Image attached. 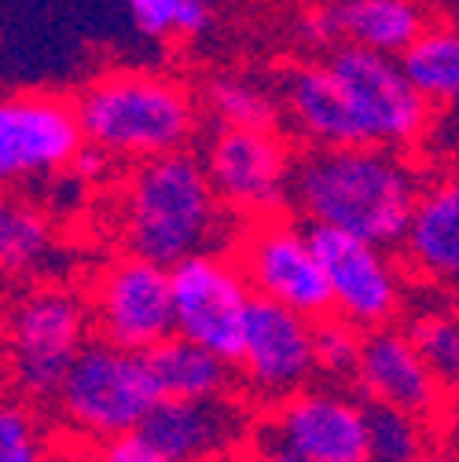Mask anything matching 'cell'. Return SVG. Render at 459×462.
<instances>
[{
	"label": "cell",
	"mask_w": 459,
	"mask_h": 462,
	"mask_svg": "<svg viewBox=\"0 0 459 462\" xmlns=\"http://www.w3.org/2000/svg\"><path fill=\"white\" fill-rule=\"evenodd\" d=\"M81 147L85 133L70 99L52 92L0 96V191L70 169Z\"/></svg>",
	"instance_id": "13"
},
{
	"label": "cell",
	"mask_w": 459,
	"mask_h": 462,
	"mask_svg": "<svg viewBox=\"0 0 459 462\" xmlns=\"http://www.w3.org/2000/svg\"><path fill=\"white\" fill-rule=\"evenodd\" d=\"M173 282V334L202 345L213 356L239 364L243 334L254 309L250 282L232 254H199L169 268Z\"/></svg>",
	"instance_id": "9"
},
{
	"label": "cell",
	"mask_w": 459,
	"mask_h": 462,
	"mask_svg": "<svg viewBox=\"0 0 459 462\" xmlns=\"http://www.w3.org/2000/svg\"><path fill=\"white\" fill-rule=\"evenodd\" d=\"M202 106L217 118V129L243 133H279L283 106L279 92L247 74H213L199 88Z\"/></svg>",
	"instance_id": "20"
},
{
	"label": "cell",
	"mask_w": 459,
	"mask_h": 462,
	"mask_svg": "<svg viewBox=\"0 0 459 462\" xmlns=\"http://www.w3.org/2000/svg\"><path fill=\"white\" fill-rule=\"evenodd\" d=\"M430 458V426L389 408L368 403V462H423Z\"/></svg>",
	"instance_id": "24"
},
{
	"label": "cell",
	"mask_w": 459,
	"mask_h": 462,
	"mask_svg": "<svg viewBox=\"0 0 459 462\" xmlns=\"http://www.w3.org/2000/svg\"><path fill=\"white\" fill-rule=\"evenodd\" d=\"M140 433L165 462H232L250 444L247 415L236 400H158Z\"/></svg>",
	"instance_id": "16"
},
{
	"label": "cell",
	"mask_w": 459,
	"mask_h": 462,
	"mask_svg": "<svg viewBox=\"0 0 459 462\" xmlns=\"http://www.w3.org/2000/svg\"><path fill=\"white\" fill-rule=\"evenodd\" d=\"M122 239L133 257L177 268L199 254H232L239 217L217 199L202 158L181 151L133 165L118 206Z\"/></svg>",
	"instance_id": "3"
},
{
	"label": "cell",
	"mask_w": 459,
	"mask_h": 462,
	"mask_svg": "<svg viewBox=\"0 0 459 462\" xmlns=\"http://www.w3.org/2000/svg\"><path fill=\"white\" fill-rule=\"evenodd\" d=\"M74 110L89 147L136 165L188 151L202 118V103L184 81L151 70L99 74L78 92Z\"/></svg>",
	"instance_id": "4"
},
{
	"label": "cell",
	"mask_w": 459,
	"mask_h": 462,
	"mask_svg": "<svg viewBox=\"0 0 459 462\" xmlns=\"http://www.w3.org/2000/svg\"><path fill=\"white\" fill-rule=\"evenodd\" d=\"M298 154L279 133L213 129L202 147V169L224 202L243 224L279 217L291 206Z\"/></svg>",
	"instance_id": "8"
},
{
	"label": "cell",
	"mask_w": 459,
	"mask_h": 462,
	"mask_svg": "<svg viewBox=\"0 0 459 462\" xmlns=\"http://www.w3.org/2000/svg\"><path fill=\"white\" fill-rule=\"evenodd\" d=\"M99 451V462H165L158 455V448L136 430V433H126V437H114L107 444L96 448Z\"/></svg>",
	"instance_id": "29"
},
{
	"label": "cell",
	"mask_w": 459,
	"mask_h": 462,
	"mask_svg": "<svg viewBox=\"0 0 459 462\" xmlns=\"http://www.w3.org/2000/svg\"><path fill=\"white\" fill-rule=\"evenodd\" d=\"M313 374H316L313 319L254 298L247 334H243V353L236 364L239 385L258 403L272 408V403L305 389Z\"/></svg>",
	"instance_id": "14"
},
{
	"label": "cell",
	"mask_w": 459,
	"mask_h": 462,
	"mask_svg": "<svg viewBox=\"0 0 459 462\" xmlns=\"http://www.w3.org/2000/svg\"><path fill=\"white\" fill-rule=\"evenodd\" d=\"M400 264L437 298H459V177L423 188L400 239Z\"/></svg>",
	"instance_id": "17"
},
{
	"label": "cell",
	"mask_w": 459,
	"mask_h": 462,
	"mask_svg": "<svg viewBox=\"0 0 459 462\" xmlns=\"http://www.w3.org/2000/svg\"><path fill=\"white\" fill-rule=\"evenodd\" d=\"M158 385L140 353H126L92 337L52 403L70 440L99 448L114 437L136 433L158 408Z\"/></svg>",
	"instance_id": "6"
},
{
	"label": "cell",
	"mask_w": 459,
	"mask_h": 462,
	"mask_svg": "<svg viewBox=\"0 0 459 462\" xmlns=\"http://www.w3.org/2000/svg\"><path fill=\"white\" fill-rule=\"evenodd\" d=\"M89 312L99 341L140 356L151 353L155 345L173 337V282H169V268L133 254L114 257L92 279Z\"/></svg>",
	"instance_id": "11"
},
{
	"label": "cell",
	"mask_w": 459,
	"mask_h": 462,
	"mask_svg": "<svg viewBox=\"0 0 459 462\" xmlns=\"http://www.w3.org/2000/svg\"><path fill=\"white\" fill-rule=\"evenodd\" d=\"M357 396L371 408H389L412 415L419 422H437L448 411V393L430 374L423 356L416 353L405 327H382L364 334L361 367H357Z\"/></svg>",
	"instance_id": "15"
},
{
	"label": "cell",
	"mask_w": 459,
	"mask_h": 462,
	"mask_svg": "<svg viewBox=\"0 0 459 462\" xmlns=\"http://www.w3.org/2000/svg\"><path fill=\"white\" fill-rule=\"evenodd\" d=\"M184 0H126L129 19L144 37H173V23Z\"/></svg>",
	"instance_id": "27"
},
{
	"label": "cell",
	"mask_w": 459,
	"mask_h": 462,
	"mask_svg": "<svg viewBox=\"0 0 459 462\" xmlns=\"http://www.w3.org/2000/svg\"><path fill=\"white\" fill-rule=\"evenodd\" d=\"M298 33H302L305 44L323 48V55L334 51V48L342 44V37H338V19H334V5L309 8V12L302 15V23H298Z\"/></svg>",
	"instance_id": "28"
},
{
	"label": "cell",
	"mask_w": 459,
	"mask_h": 462,
	"mask_svg": "<svg viewBox=\"0 0 459 462\" xmlns=\"http://www.w3.org/2000/svg\"><path fill=\"white\" fill-rule=\"evenodd\" d=\"M342 44L400 60L430 26L423 0H342L334 5Z\"/></svg>",
	"instance_id": "19"
},
{
	"label": "cell",
	"mask_w": 459,
	"mask_h": 462,
	"mask_svg": "<svg viewBox=\"0 0 459 462\" xmlns=\"http://www.w3.org/2000/svg\"><path fill=\"white\" fill-rule=\"evenodd\" d=\"M247 462H305L302 455L286 451V448H276V444H265V440H250V455Z\"/></svg>",
	"instance_id": "33"
},
{
	"label": "cell",
	"mask_w": 459,
	"mask_h": 462,
	"mask_svg": "<svg viewBox=\"0 0 459 462\" xmlns=\"http://www.w3.org/2000/svg\"><path fill=\"white\" fill-rule=\"evenodd\" d=\"M400 70L426 103L459 99V23H430L423 37L400 55Z\"/></svg>",
	"instance_id": "21"
},
{
	"label": "cell",
	"mask_w": 459,
	"mask_h": 462,
	"mask_svg": "<svg viewBox=\"0 0 459 462\" xmlns=\"http://www.w3.org/2000/svg\"><path fill=\"white\" fill-rule=\"evenodd\" d=\"M445 462H459V448H455V451H452V455H448Z\"/></svg>",
	"instance_id": "34"
},
{
	"label": "cell",
	"mask_w": 459,
	"mask_h": 462,
	"mask_svg": "<svg viewBox=\"0 0 459 462\" xmlns=\"http://www.w3.org/2000/svg\"><path fill=\"white\" fill-rule=\"evenodd\" d=\"M254 440L305 462H368V403L338 385H305L272 403Z\"/></svg>",
	"instance_id": "12"
},
{
	"label": "cell",
	"mask_w": 459,
	"mask_h": 462,
	"mask_svg": "<svg viewBox=\"0 0 459 462\" xmlns=\"http://www.w3.org/2000/svg\"><path fill=\"white\" fill-rule=\"evenodd\" d=\"M52 444L44 422L30 403L5 400L0 408V462H52Z\"/></svg>",
	"instance_id": "26"
},
{
	"label": "cell",
	"mask_w": 459,
	"mask_h": 462,
	"mask_svg": "<svg viewBox=\"0 0 459 462\" xmlns=\"http://www.w3.org/2000/svg\"><path fill=\"white\" fill-rule=\"evenodd\" d=\"M89 298L60 282H41L26 291L5 319V360L19 396L55 400L70 367L89 349Z\"/></svg>",
	"instance_id": "5"
},
{
	"label": "cell",
	"mask_w": 459,
	"mask_h": 462,
	"mask_svg": "<svg viewBox=\"0 0 459 462\" xmlns=\"http://www.w3.org/2000/svg\"><path fill=\"white\" fill-rule=\"evenodd\" d=\"M423 462H437V458H434V455H430V458H423Z\"/></svg>",
	"instance_id": "36"
},
{
	"label": "cell",
	"mask_w": 459,
	"mask_h": 462,
	"mask_svg": "<svg viewBox=\"0 0 459 462\" xmlns=\"http://www.w3.org/2000/svg\"><path fill=\"white\" fill-rule=\"evenodd\" d=\"M309 239L331 291V316L353 323L364 334L397 327V316L408 305L405 264L389 250L334 227H309Z\"/></svg>",
	"instance_id": "10"
},
{
	"label": "cell",
	"mask_w": 459,
	"mask_h": 462,
	"mask_svg": "<svg viewBox=\"0 0 459 462\" xmlns=\"http://www.w3.org/2000/svg\"><path fill=\"white\" fill-rule=\"evenodd\" d=\"M423 195V177L405 151L309 147L295 165L291 209L305 227H334L393 250L405 239Z\"/></svg>",
	"instance_id": "2"
},
{
	"label": "cell",
	"mask_w": 459,
	"mask_h": 462,
	"mask_svg": "<svg viewBox=\"0 0 459 462\" xmlns=\"http://www.w3.org/2000/svg\"><path fill=\"white\" fill-rule=\"evenodd\" d=\"M405 334L412 337L416 353L441 382V389L448 396L459 393V301L437 298L419 305L405 319Z\"/></svg>",
	"instance_id": "23"
},
{
	"label": "cell",
	"mask_w": 459,
	"mask_h": 462,
	"mask_svg": "<svg viewBox=\"0 0 459 462\" xmlns=\"http://www.w3.org/2000/svg\"><path fill=\"white\" fill-rule=\"evenodd\" d=\"M213 23V5L210 0H184L177 23H173V37H202Z\"/></svg>",
	"instance_id": "30"
},
{
	"label": "cell",
	"mask_w": 459,
	"mask_h": 462,
	"mask_svg": "<svg viewBox=\"0 0 459 462\" xmlns=\"http://www.w3.org/2000/svg\"><path fill=\"white\" fill-rule=\"evenodd\" d=\"M276 92L283 118L309 147L405 151L430 125V103L412 88L400 60L353 44L286 67Z\"/></svg>",
	"instance_id": "1"
},
{
	"label": "cell",
	"mask_w": 459,
	"mask_h": 462,
	"mask_svg": "<svg viewBox=\"0 0 459 462\" xmlns=\"http://www.w3.org/2000/svg\"><path fill=\"white\" fill-rule=\"evenodd\" d=\"M0 408H5V393H0Z\"/></svg>",
	"instance_id": "35"
},
{
	"label": "cell",
	"mask_w": 459,
	"mask_h": 462,
	"mask_svg": "<svg viewBox=\"0 0 459 462\" xmlns=\"http://www.w3.org/2000/svg\"><path fill=\"white\" fill-rule=\"evenodd\" d=\"M55 231L44 209L0 191V275H26L52 254Z\"/></svg>",
	"instance_id": "22"
},
{
	"label": "cell",
	"mask_w": 459,
	"mask_h": 462,
	"mask_svg": "<svg viewBox=\"0 0 459 462\" xmlns=\"http://www.w3.org/2000/svg\"><path fill=\"white\" fill-rule=\"evenodd\" d=\"M361 349H364V330H357L353 323L338 316H323L313 323V360H316V374L327 378V385L357 378Z\"/></svg>",
	"instance_id": "25"
},
{
	"label": "cell",
	"mask_w": 459,
	"mask_h": 462,
	"mask_svg": "<svg viewBox=\"0 0 459 462\" xmlns=\"http://www.w3.org/2000/svg\"><path fill=\"white\" fill-rule=\"evenodd\" d=\"M52 462H99V451L85 440H63L52 451Z\"/></svg>",
	"instance_id": "32"
},
{
	"label": "cell",
	"mask_w": 459,
	"mask_h": 462,
	"mask_svg": "<svg viewBox=\"0 0 459 462\" xmlns=\"http://www.w3.org/2000/svg\"><path fill=\"white\" fill-rule=\"evenodd\" d=\"M232 257L243 268L250 294L258 301L291 309L313 323L331 316V291L320 257L313 250L309 227H302L298 220L279 213L268 220L243 224Z\"/></svg>",
	"instance_id": "7"
},
{
	"label": "cell",
	"mask_w": 459,
	"mask_h": 462,
	"mask_svg": "<svg viewBox=\"0 0 459 462\" xmlns=\"http://www.w3.org/2000/svg\"><path fill=\"white\" fill-rule=\"evenodd\" d=\"M114 165V158L110 154H103L99 147H81V154L74 158V165H70V177L74 180H81V184H92V180H103L107 177V169Z\"/></svg>",
	"instance_id": "31"
},
{
	"label": "cell",
	"mask_w": 459,
	"mask_h": 462,
	"mask_svg": "<svg viewBox=\"0 0 459 462\" xmlns=\"http://www.w3.org/2000/svg\"><path fill=\"white\" fill-rule=\"evenodd\" d=\"M144 360L151 367L162 400H192V403L232 400V389L239 382L232 364L181 334L155 345L151 353H144Z\"/></svg>",
	"instance_id": "18"
}]
</instances>
